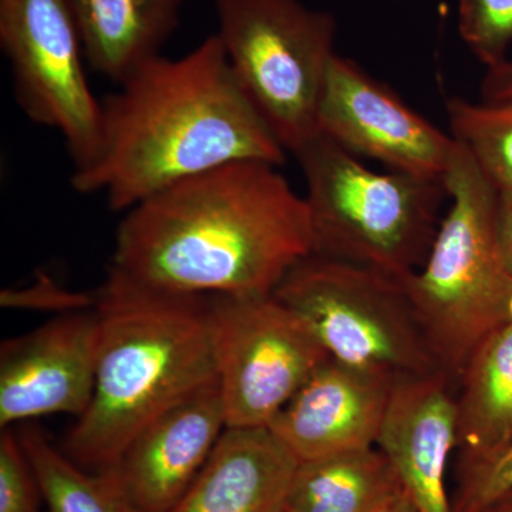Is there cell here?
<instances>
[{
  "mask_svg": "<svg viewBox=\"0 0 512 512\" xmlns=\"http://www.w3.org/2000/svg\"><path fill=\"white\" fill-rule=\"evenodd\" d=\"M481 96L484 101L512 97V57H508L498 66L487 69L481 84Z\"/></svg>",
  "mask_w": 512,
  "mask_h": 512,
  "instance_id": "25",
  "label": "cell"
},
{
  "mask_svg": "<svg viewBox=\"0 0 512 512\" xmlns=\"http://www.w3.org/2000/svg\"><path fill=\"white\" fill-rule=\"evenodd\" d=\"M218 386L232 429L269 427L309 377L330 359L275 295L208 296Z\"/></svg>",
  "mask_w": 512,
  "mask_h": 512,
  "instance_id": "8",
  "label": "cell"
},
{
  "mask_svg": "<svg viewBox=\"0 0 512 512\" xmlns=\"http://www.w3.org/2000/svg\"><path fill=\"white\" fill-rule=\"evenodd\" d=\"M42 491L47 512H141L127 497L114 470L77 464L33 423L16 430Z\"/></svg>",
  "mask_w": 512,
  "mask_h": 512,
  "instance_id": "19",
  "label": "cell"
},
{
  "mask_svg": "<svg viewBox=\"0 0 512 512\" xmlns=\"http://www.w3.org/2000/svg\"><path fill=\"white\" fill-rule=\"evenodd\" d=\"M377 512H419V510L402 487Z\"/></svg>",
  "mask_w": 512,
  "mask_h": 512,
  "instance_id": "27",
  "label": "cell"
},
{
  "mask_svg": "<svg viewBox=\"0 0 512 512\" xmlns=\"http://www.w3.org/2000/svg\"><path fill=\"white\" fill-rule=\"evenodd\" d=\"M285 512H295V511H292L291 508H286V511Z\"/></svg>",
  "mask_w": 512,
  "mask_h": 512,
  "instance_id": "29",
  "label": "cell"
},
{
  "mask_svg": "<svg viewBox=\"0 0 512 512\" xmlns=\"http://www.w3.org/2000/svg\"><path fill=\"white\" fill-rule=\"evenodd\" d=\"M295 157L308 188L316 254L402 281L419 271L440 227L444 181L376 173L322 133Z\"/></svg>",
  "mask_w": 512,
  "mask_h": 512,
  "instance_id": "5",
  "label": "cell"
},
{
  "mask_svg": "<svg viewBox=\"0 0 512 512\" xmlns=\"http://www.w3.org/2000/svg\"><path fill=\"white\" fill-rule=\"evenodd\" d=\"M43 497L18 431L0 434V512H42Z\"/></svg>",
  "mask_w": 512,
  "mask_h": 512,
  "instance_id": "23",
  "label": "cell"
},
{
  "mask_svg": "<svg viewBox=\"0 0 512 512\" xmlns=\"http://www.w3.org/2000/svg\"><path fill=\"white\" fill-rule=\"evenodd\" d=\"M458 30L487 69L508 59L512 46V0H457Z\"/></svg>",
  "mask_w": 512,
  "mask_h": 512,
  "instance_id": "21",
  "label": "cell"
},
{
  "mask_svg": "<svg viewBox=\"0 0 512 512\" xmlns=\"http://www.w3.org/2000/svg\"><path fill=\"white\" fill-rule=\"evenodd\" d=\"M227 430L217 382L175 403L124 448L114 473L141 512H168L187 493Z\"/></svg>",
  "mask_w": 512,
  "mask_h": 512,
  "instance_id": "12",
  "label": "cell"
},
{
  "mask_svg": "<svg viewBox=\"0 0 512 512\" xmlns=\"http://www.w3.org/2000/svg\"><path fill=\"white\" fill-rule=\"evenodd\" d=\"M279 167L221 165L134 205L117 228L110 271L181 295H274L316 254L308 202Z\"/></svg>",
  "mask_w": 512,
  "mask_h": 512,
  "instance_id": "1",
  "label": "cell"
},
{
  "mask_svg": "<svg viewBox=\"0 0 512 512\" xmlns=\"http://www.w3.org/2000/svg\"><path fill=\"white\" fill-rule=\"evenodd\" d=\"M512 490V441L477 458H460L453 512H483Z\"/></svg>",
  "mask_w": 512,
  "mask_h": 512,
  "instance_id": "22",
  "label": "cell"
},
{
  "mask_svg": "<svg viewBox=\"0 0 512 512\" xmlns=\"http://www.w3.org/2000/svg\"><path fill=\"white\" fill-rule=\"evenodd\" d=\"M444 372L394 384L376 447L419 512H453L446 487L457 447V404Z\"/></svg>",
  "mask_w": 512,
  "mask_h": 512,
  "instance_id": "14",
  "label": "cell"
},
{
  "mask_svg": "<svg viewBox=\"0 0 512 512\" xmlns=\"http://www.w3.org/2000/svg\"><path fill=\"white\" fill-rule=\"evenodd\" d=\"M274 295L338 362L396 383L443 372L402 279L313 254L286 275Z\"/></svg>",
  "mask_w": 512,
  "mask_h": 512,
  "instance_id": "6",
  "label": "cell"
},
{
  "mask_svg": "<svg viewBox=\"0 0 512 512\" xmlns=\"http://www.w3.org/2000/svg\"><path fill=\"white\" fill-rule=\"evenodd\" d=\"M483 512H512V490L498 498L495 503L491 504L487 510Z\"/></svg>",
  "mask_w": 512,
  "mask_h": 512,
  "instance_id": "28",
  "label": "cell"
},
{
  "mask_svg": "<svg viewBox=\"0 0 512 512\" xmlns=\"http://www.w3.org/2000/svg\"><path fill=\"white\" fill-rule=\"evenodd\" d=\"M400 488L382 451L362 448L299 463L288 507L295 512H377Z\"/></svg>",
  "mask_w": 512,
  "mask_h": 512,
  "instance_id": "18",
  "label": "cell"
},
{
  "mask_svg": "<svg viewBox=\"0 0 512 512\" xmlns=\"http://www.w3.org/2000/svg\"><path fill=\"white\" fill-rule=\"evenodd\" d=\"M394 384L330 357L268 429L299 463L376 447Z\"/></svg>",
  "mask_w": 512,
  "mask_h": 512,
  "instance_id": "13",
  "label": "cell"
},
{
  "mask_svg": "<svg viewBox=\"0 0 512 512\" xmlns=\"http://www.w3.org/2000/svg\"><path fill=\"white\" fill-rule=\"evenodd\" d=\"M96 382L67 434V456L113 470L131 439L158 414L217 382L208 296L138 285L110 271L94 293Z\"/></svg>",
  "mask_w": 512,
  "mask_h": 512,
  "instance_id": "3",
  "label": "cell"
},
{
  "mask_svg": "<svg viewBox=\"0 0 512 512\" xmlns=\"http://www.w3.org/2000/svg\"><path fill=\"white\" fill-rule=\"evenodd\" d=\"M3 306L37 309V311L63 313L86 311L93 308L94 295L69 292L50 281H40L22 291L2 293Z\"/></svg>",
  "mask_w": 512,
  "mask_h": 512,
  "instance_id": "24",
  "label": "cell"
},
{
  "mask_svg": "<svg viewBox=\"0 0 512 512\" xmlns=\"http://www.w3.org/2000/svg\"><path fill=\"white\" fill-rule=\"evenodd\" d=\"M97 318L94 309L56 315L0 349V427L50 414L79 419L96 382Z\"/></svg>",
  "mask_w": 512,
  "mask_h": 512,
  "instance_id": "11",
  "label": "cell"
},
{
  "mask_svg": "<svg viewBox=\"0 0 512 512\" xmlns=\"http://www.w3.org/2000/svg\"><path fill=\"white\" fill-rule=\"evenodd\" d=\"M497 229L505 261L512 272V191L498 192Z\"/></svg>",
  "mask_w": 512,
  "mask_h": 512,
  "instance_id": "26",
  "label": "cell"
},
{
  "mask_svg": "<svg viewBox=\"0 0 512 512\" xmlns=\"http://www.w3.org/2000/svg\"><path fill=\"white\" fill-rule=\"evenodd\" d=\"M444 185L450 208L406 286L434 357L454 380L481 342L512 320V272L498 238V192L457 143Z\"/></svg>",
  "mask_w": 512,
  "mask_h": 512,
  "instance_id": "4",
  "label": "cell"
},
{
  "mask_svg": "<svg viewBox=\"0 0 512 512\" xmlns=\"http://www.w3.org/2000/svg\"><path fill=\"white\" fill-rule=\"evenodd\" d=\"M450 136L464 148L495 191H512V97L473 103L446 101Z\"/></svg>",
  "mask_w": 512,
  "mask_h": 512,
  "instance_id": "20",
  "label": "cell"
},
{
  "mask_svg": "<svg viewBox=\"0 0 512 512\" xmlns=\"http://www.w3.org/2000/svg\"><path fill=\"white\" fill-rule=\"evenodd\" d=\"M298 466L268 427H227L201 473L168 512H285Z\"/></svg>",
  "mask_w": 512,
  "mask_h": 512,
  "instance_id": "15",
  "label": "cell"
},
{
  "mask_svg": "<svg viewBox=\"0 0 512 512\" xmlns=\"http://www.w3.org/2000/svg\"><path fill=\"white\" fill-rule=\"evenodd\" d=\"M320 133L356 157L444 181L456 141L410 109L352 60L335 55L319 109Z\"/></svg>",
  "mask_w": 512,
  "mask_h": 512,
  "instance_id": "10",
  "label": "cell"
},
{
  "mask_svg": "<svg viewBox=\"0 0 512 512\" xmlns=\"http://www.w3.org/2000/svg\"><path fill=\"white\" fill-rule=\"evenodd\" d=\"M184 0H69L84 59L111 82H126L180 23Z\"/></svg>",
  "mask_w": 512,
  "mask_h": 512,
  "instance_id": "16",
  "label": "cell"
},
{
  "mask_svg": "<svg viewBox=\"0 0 512 512\" xmlns=\"http://www.w3.org/2000/svg\"><path fill=\"white\" fill-rule=\"evenodd\" d=\"M460 458L494 453L512 441V320L474 350L458 377Z\"/></svg>",
  "mask_w": 512,
  "mask_h": 512,
  "instance_id": "17",
  "label": "cell"
},
{
  "mask_svg": "<svg viewBox=\"0 0 512 512\" xmlns=\"http://www.w3.org/2000/svg\"><path fill=\"white\" fill-rule=\"evenodd\" d=\"M0 46L23 113L62 134L74 170L92 163L103 107L87 82L69 0H0Z\"/></svg>",
  "mask_w": 512,
  "mask_h": 512,
  "instance_id": "9",
  "label": "cell"
},
{
  "mask_svg": "<svg viewBox=\"0 0 512 512\" xmlns=\"http://www.w3.org/2000/svg\"><path fill=\"white\" fill-rule=\"evenodd\" d=\"M218 39L242 92L286 153L318 136L335 19L301 0H215Z\"/></svg>",
  "mask_w": 512,
  "mask_h": 512,
  "instance_id": "7",
  "label": "cell"
},
{
  "mask_svg": "<svg viewBox=\"0 0 512 512\" xmlns=\"http://www.w3.org/2000/svg\"><path fill=\"white\" fill-rule=\"evenodd\" d=\"M101 107L99 151L74 170L72 185L103 194L114 211L221 165L285 163L284 147L242 92L217 35L180 59L154 57Z\"/></svg>",
  "mask_w": 512,
  "mask_h": 512,
  "instance_id": "2",
  "label": "cell"
}]
</instances>
